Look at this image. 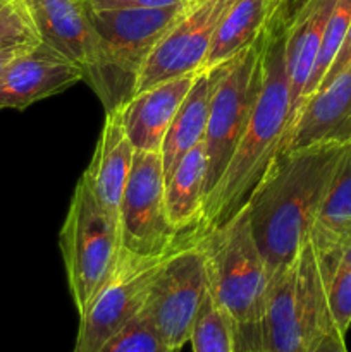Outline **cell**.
Listing matches in <instances>:
<instances>
[{
    "label": "cell",
    "mask_w": 351,
    "mask_h": 352,
    "mask_svg": "<svg viewBox=\"0 0 351 352\" xmlns=\"http://www.w3.org/2000/svg\"><path fill=\"white\" fill-rule=\"evenodd\" d=\"M350 144L286 148L248 201L251 230L270 275L296 260Z\"/></svg>",
    "instance_id": "6da1fadb"
},
{
    "label": "cell",
    "mask_w": 351,
    "mask_h": 352,
    "mask_svg": "<svg viewBox=\"0 0 351 352\" xmlns=\"http://www.w3.org/2000/svg\"><path fill=\"white\" fill-rule=\"evenodd\" d=\"M289 126L291 95L284 65V31L268 28L262 91L222 179L206 198L202 234L248 205L282 150Z\"/></svg>",
    "instance_id": "7a4b0ae2"
},
{
    "label": "cell",
    "mask_w": 351,
    "mask_h": 352,
    "mask_svg": "<svg viewBox=\"0 0 351 352\" xmlns=\"http://www.w3.org/2000/svg\"><path fill=\"white\" fill-rule=\"evenodd\" d=\"M209 268V291L229 316L237 352H260V325L270 272L260 253L248 208L198 236Z\"/></svg>",
    "instance_id": "3957f363"
},
{
    "label": "cell",
    "mask_w": 351,
    "mask_h": 352,
    "mask_svg": "<svg viewBox=\"0 0 351 352\" xmlns=\"http://www.w3.org/2000/svg\"><path fill=\"white\" fill-rule=\"evenodd\" d=\"M186 6L188 3L164 9H89L93 28L98 34V52L85 81L98 96L105 112L120 109L133 98L145 62Z\"/></svg>",
    "instance_id": "277c9868"
},
{
    "label": "cell",
    "mask_w": 351,
    "mask_h": 352,
    "mask_svg": "<svg viewBox=\"0 0 351 352\" xmlns=\"http://www.w3.org/2000/svg\"><path fill=\"white\" fill-rule=\"evenodd\" d=\"M332 329L326 282L312 239L296 260L270 275L260 325V352H313Z\"/></svg>",
    "instance_id": "5b68a950"
},
{
    "label": "cell",
    "mask_w": 351,
    "mask_h": 352,
    "mask_svg": "<svg viewBox=\"0 0 351 352\" xmlns=\"http://www.w3.org/2000/svg\"><path fill=\"white\" fill-rule=\"evenodd\" d=\"M69 292L83 315L116 267L120 251L117 223L107 215L92 189L79 179L58 236Z\"/></svg>",
    "instance_id": "8992f818"
},
{
    "label": "cell",
    "mask_w": 351,
    "mask_h": 352,
    "mask_svg": "<svg viewBox=\"0 0 351 352\" xmlns=\"http://www.w3.org/2000/svg\"><path fill=\"white\" fill-rule=\"evenodd\" d=\"M268 28L250 48L222 64L220 78L210 102L205 133L206 198L222 179L237 143L248 126L264 85V64Z\"/></svg>",
    "instance_id": "52a82bcc"
},
{
    "label": "cell",
    "mask_w": 351,
    "mask_h": 352,
    "mask_svg": "<svg viewBox=\"0 0 351 352\" xmlns=\"http://www.w3.org/2000/svg\"><path fill=\"white\" fill-rule=\"evenodd\" d=\"M209 294V268L198 237L165 254L151 278L143 313L171 349L181 352L191 339Z\"/></svg>",
    "instance_id": "ba28073f"
},
{
    "label": "cell",
    "mask_w": 351,
    "mask_h": 352,
    "mask_svg": "<svg viewBox=\"0 0 351 352\" xmlns=\"http://www.w3.org/2000/svg\"><path fill=\"white\" fill-rule=\"evenodd\" d=\"M120 248L158 258L191 237L171 226L165 208V174L160 151H136L119 210Z\"/></svg>",
    "instance_id": "9c48e42d"
},
{
    "label": "cell",
    "mask_w": 351,
    "mask_h": 352,
    "mask_svg": "<svg viewBox=\"0 0 351 352\" xmlns=\"http://www.w3.org/2000/svg\"><path fill=\"white\" fill-rule=\"evenodd\" d=\"M162 258L138 256L120 248L109 280L83 315L72 352H100L112 337L143 311L151 278Z\"/></svg>",
    "instance_id": "30bf717a"
},
{
    "label": "cell",
    "mask_w": 351,
    "mask_h": 352,
    "mask_svg": "<svg viewBox=\"0 0 351 352\" xmlns=\"http://www.w3.org/2000/svg\"><path fill=\"white\" fill-rule=\"evenodd\" d=\"M233 2L189 0L145 62L134 95L162 81L193 74L205 67L220 17Z\"/></svg>",
    "instance_id": "8fae6325"
},
{
    "label": "cell",
    "mask_w": 351,
    "mask_h": 352,
    "mask_svg": "<svg viewBox=\"0 0 351 352\" xmlns=\"http://www.w3.org/2000/svg\"><path fill=\"white\" fill-rule=\"evenodd\" d=\"M79 81H85L83 69L40 41L0 71V110H23Z\"/></svg>",
    "instance_id": "7c38bea8"
},
{
    "label": "cell",
    "mask_w": 351,
    "mask_h": 352,
    "mask_svg": "<svg viewBox=\"0 0 351 352\" xmlns=\"http://www.w3.org/2000/svg\"><path fill=\"white\" fill-rule=\"evenodd\" d=\"M317 144H351V64L305 100L282 150Z\"/></svg>",
    "instance_id": "4fadbf2b"
},
{
    "label": "cell",
    "mask_w": 351,
    "mask_h": 352,
    "mask_svg": "<svg viewBox=\"0 0 351 352\" xmlns=\"http://www.w3.org/2000/svg\"><path fill=\"white\" fill-rule=\"evenodd\" d=\"M41 43L83 69L85 78L96 62L98 34L86 0H24Z\"/></svg>",
    "instance_id": "5bb4252c"
},
{
    "label": "cell",
    "mask_w": 351,
    "mask_h": 352,
    "mask_svg": "<svg viewBox=\"0 0 351 352\" xmlns=\"http://www.w3.org/2000/svg\"><path fill=\"white\" fill-rule=\"evenodd\" d=\"M133 143L124 129L120 109L105 112L95 153L81 175L103 212L119 227V210L134 160Z\"/></svg>",
    "instance_id": "9a60e30c"
},
{
    "label": "cell",
    "mask_w": 351,
    "mask_h": 352,
    "mask_svg": "<svg viewBox=\"0 0 351 352\" xmlns=\"http://www.w3.org/2000/svg\"><path fill=\"white\" fill-rule=\"evenodd\" d=\"M196 74L179 76L136 93L120 107L124 129L136 151H162L172 120L188 96Z\"/></svg>",
    "instance_id": "2e32d148"
},
{
    "label": "cell",
    "mask_w": 351,
    "mask_h": 352,
    "mask_svg": "<svg viewBox=\"0 0 351 352\" xmlns=\"http://www.w3.org/2000/svg\"><path fill=\"white\" fill-rule=\"evenodd\" d=\"M334 6L336 0H308L284 30V65L291 95V124L305 102L306 86Z\"/></svg>",
    "instance_id": "e0dca14e"
},
{
    "label": "cell",
    "mask_w": 351,
    "mask_h": 352,
    "mask_svg": "<svg viewBox=\"0 0 351 352\" xmlns=\"http://www.w3.org/2000/svg\"><path fill=\"white\" fill-rule=\"evenodd\" d=\"M206 174L209 160L203 140L182 157L174 172L165 179V208L169 222L182 237H198L202 234Z\"/></svg>",
    "instance_id": "ac0fdd59"
},
{
    "label": "cell",
    "mask_w": 351,
    "mask_h": 352,
    "mask_svg": "<svg viewBox=\"0 0 351 352\" xmlns=\"http://www.w3.org/2000/svg\"><path fill=\"white\" fill-rule=\"evenodd\" d=\"M220 71H222V65L200 69L188 96L179 107L160 151L165 179L174 172L186 153H189L200 141L205 140L210 102H212L213 89L220 78Z\"/></svg>",
    "instance_id": "d6986e66"
},
{
    "label": "cell",
    "mask_w": 351,
    "mask_h": 352,
    "mask_svg": "<svg viewBox=\"0 0 351 352\" xmlns=\"http://www.w3.org/2000/svg\"><path fill=\"white\" fill-rule=\"evenodd\" d=\"M270 0H234L213 34L205 67H219L250 48L265 31Z\"/></svg>",
    "instance_id": "ffe728a7"
},
{
    "label": "cell",
    "mask_w": 351,
    "mask_h": 352,
    "mask_svg": "<svg viewBox=\"0 0 351 352\" xmlns=\"http://www.w3.org/2000/svg\"><path fill=\"white\" fill-rule=\"evenodd\" d=\"M193 352H237L229 316L206 294L191 333Z\"/></svg>",
    "instance_id": "44dd1931"
},
{
    "label": "cell",
    "mask_w": 351,
    "mask_h": 352,
    "mask_svg": "<svg viewBox=\"0 0 351 352\" xmlns=\"http://www.w3.org/2000/svg\"><path fill=\"white\" fill-rule=\"evenodd\" d=\"M351 24V0H336L332 12H330L329 21H327L326 31H323L322 45H320L319 57H317L315 67H313L312 76H310L308 86L305 91V100L317 91V88L322 82L323 76L332 65L341 45H343L344 36L348 33V28ZM305 103V102H303Z\"/></svg>",
    "instance_id": "7402d4cb"
},
{
    "label": "cell",
    "mask_w": 351,
    "mask_h": 352,
    "mask_svg": "<svg viewBox=\"0 0 351 352\" xmlns=\"http://www.w3.org/2000/svg\"><path fill=\"white\" fill-rule=\"evenodd\" d=\"M320 260V258H319ZM326 299L332 329L346 337L351 327V265L343 261L322 263Z\"/></svg>",
    "instance_id": "603a6c76"
},
{
    "label": "cell",
    "mask_w": 351,
    "mask_h": 352,
    "mask_svg": "<svg viewBox=\"0 0 351 352\" xmlns=\"http://www.w3.org/2000/svg\"><path fill=\"white\" fill-rule=\"evenodd\" d=\"M351 222V144L336 172L313 230H334Z\"/></svg>",
    "instance_id": "cb8c5ba5"
},
{
    "label": "cell",
    "mask_w": 351,
    "mask_h": 352,
    "mask_svg": "<svg viewBox=\"0 0 351 352\" xmlns=\"http://www.w3.org/2000/svg\"><path fill=\"white\" fill-rule=\"evenodd\" d=\"M40 43L24 0H0V52Z\"/></svg>",
    "instance_id": "d4e9b609"
},
{
    "label": "cell",
    "mask_w": 351,
    "mask_h": 352,
    "mask_svg": "<svg viewBox=\"0 0 351 352\" xmlns=\"http://www.w3.org/2000/svg\"><path fill=\"white\" fill-rule=\"evenodd\" d=\"M100 352H179L171 349L162 340L150 320L141 311L133 322L127 323L116 337L109 340Z\"/></svg>",
    "instance_id": "484cf974"
},
{
    "label": "cell",
    "mask_w": 351,
    "mask_h": 352,
    "mask_svg": "<svg viewBox=\"0 0 351 352\" xmlns=\"http://www.w3.org/2000/svg\"><path fill=\"white\" fill-rule=\"evenodd\" d=\"M310 239L322 263L343 261L351 265V222L334 230H312Z\"/></svg>",
    "instance_id": "4316f807"
},
{
    "label": "cell",
    "mask_w": 351,
    "mask_h": 352,
    "mask_svg": "<svg viewBox=\"0 0 351 352\" xmlns=\"http://www.w3.org/2000/svg\"><path fill=\"white\" fill-rule=\"evenodd\" d=\"M189 0H86L92 10H124V9H164L182 6Z\"/></svg>",
    "instance_id": "83f0119b"
},
{
    "label": "cell",
    "mask_w": 351,
    "mask_h": 352,
    "mask_svg": "<svg viewBox=\"0 0 351 352\" xmlns=\"http://www.w3.org/2000/svg\"><path fill=\"white\" fill-rule=\"evenodd\" d=\"M306 3L308 0H270L267 28L284 31Z\"/></svg>",
    "instance_id": "f1b7e54d"
},
{
    "label": "cell",
    "mask_w": 351,
    "mask_h": 352,
    "mask_svg": "<svg viewBox=\"0 0 351 352\" xmlns=\"http://www.w3.org/2000/svg\"><path fill=\"white\" fill-rule=\"evenodd\" d=\"M350 64H351V24H350V28H348V33H346V36H344L343 45H341L336 58H334L332 65H330L329 71L326 72L322 82H320V86L317 89H320L322 86H326L327 82L332 81V79L336 78L341 71H344V69H346Z\"/></svg>",
    "instance_id": "f546056e"
},
{
    "label": "cell",
    "mask_w": 351,
    "mask_h": 352,
    "mask_svg": "<svg viewBox=\"0 0 351 352\" xmlns=\"http://www.w3.org/2000/svg\"><path fill=\"white\" fill-rule=\"evenodd\" d=\"M313 352H348L344 336H341L337 330H330L329 333L322 337V340H320Z\"/></svg>",
    "instance_id": "4dcf8cb0"
},
{
    "label": "cell",
    "mask_w": 351,
    "mask_h": 352,
    "mask_svg": "<svg viewBox=\"0 0 351 352\" xmlns=\"http://www.w3.org/2000/svg\"><path fill=\"white\" fill-rule=\"evenodd\" d=\"M28 48H30V47H28ZM23 50H26V48H12V50L0 52V71H2V69L6 67V65L9 64V62L12 60V58L16 57L17 54H21Z\"/></svg>",
    "instance_id": "1f68e13d"
}]
</instances>
